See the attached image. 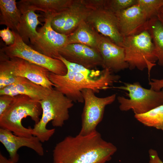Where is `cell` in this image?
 <instances>
[{"instance_id":"33","label":"cell","mask_w":163,"mask_h":163,"mask_svg":"<svg viewBox=\"0 0 163 163\" xmlns=\"http://www.w3.org/2000/svg\"></svg>"},{"instance_id":"22","label":"cell","mask_w":163,"mask_h":163,"mask_svg":"<svg viewBox=\"0 0 163 163\" xmlns=\"http://www.w3.org/2000/svg\"><path fill=\"white\" fill-rule=\"evenodd\" d=\"M148 30L154 44L158 63L163 66V25L157 17L149 20Z\"/></svg>"},{"instance_id":"27","label":"cell","mask_w":163,"mask_h":163,"mask_svg":"<svg viewBox=\"0 0 163 163\" xmlns=\"http://www.w3.org/2000/svg\"><path fill=\"white\" fill-rule=\"evenodd\" d=\"M0 36L6 45L10 46L14 43L15 37L13 33L8 27L0 30Z\"/></svg>"},{"instance_id":"31","label":"cell","mask_w":163,"mask_h":163,"mask_svg":"<svg viewBox=\"0 0 163 163\" xmlns=\"http://www.w3.org/2000/svg\"><path fill=\"white\" fill-rule=\"evenodd\" d=\"M0 163H15L11 160L8 159L1 153L0 154Z\"/></svg>"},{"instance_id":"8","label":"cell","mask_w":163,"mask_h":163,"mask_svg":"<svg viewBox=\"0 0 163 163\" xmlns=\"http://www.w3.org/2000/svg\"><path fill=\"white\" fill-rule=\"evenodd\" d=\"M82 93L84 105L79 134L85 135L96 130L97 126L103 118L105 107L113 102L117 96L113 94L104 97H99L90 89H84Z\"/></svg>"},{"instance_id":"28","label":"cell","mask_w":163,"mask_h":163,"mask_svg":"<svg viewBox=\"0 0 163 163\" xmlns=\"http://www.w3.org/2000/svg\"><path fill=\"white\" fill-rule=\"evenodd\" d=\"M15 96L8 95H0V116L8 109L13 102Z\"/></svg>"},{"instance_id":"3","label":"cell","mask_w":163,"mask_h":163,"mask_svg":"<svg viewBox=\"0 0 163 163\" xmlns=\"http://www.w3.org/2000/svg\"><path fill=\"white\" fill-rule=\"evenodd\" d=\"M39 102L42 115L39 122L32 128V134L44 142L49 140L55 132L54 129L46 128L47 124L51 121L53 126L62 127L69 118V110L73 106V102L55 89Z\"/></svg>"},{"instance_id":"9","label":"cell","mask_w":163,"mask_h":163,"mask_svg":"<svg viewBox=\"0 0 163 163\" xmlns=\"http://www.w3.org/2000/svg\"><path fill=\"white\" fill-rule=\"evenodd\" d=\"M0 62L12 75L24 78L48 89H53L54 85L49 78L50 72L46 69L20 58H8L2 54Z\"/></svg>"},{"instance_id":"20","label":"cell","mask_w":163,"mask_h":163,"mask_svg":"<svg viewBox=\"0 0 163 163\" xmlns=\"http://www.w3.org/2000/svg\"><path fill=\"white\" fill-rule=\"evenodd\" d=\"M99 36V34L86 20L84 21L68 35L67 44H80L97 49Z\"/></svg>"},{"instance_id":"11","label":"cell","mask_w":163,"mask_h":163,"mask_svg":"<svg viewBox=\"0 0 163 163\" xmlns=\"http://www.w3.org/2000/svg\"><path fill=\"white\" fill-rule=\"evenodd\" d=\"M92 10L83 0H74L68 8L53 16L51 26L57 32L68 35L82 21L86 20Z\"/></svg>"},{"instance_id":"24","label":"cell","mask_w":163,"mask_h":163,"mask_svg":"<svg viewBox=\"0 0 163 163\" xmlns=\"http://www.w3.org/2000/svg\"><path fill=\"white\" fill-rule=\"evenodd\" d=\"M137 1L149 20L157 17L159 10L163 6V0H137Z\"/></svg>"},{"instance_id":"18","label":"cell","mask_w":163,"mask_h":163,"mask_svg":"<svg viewBox=\"0 0 163 163\" xmlns=\"http://www.w3.org/2000/svg\"><path fill=\"white\" fill-rule=\"evenodd\" d=\"M21 14V20L16 29V32L23 41L27 43L33 42L38 37L39 33L36 28L41 24L38 19V15L35 11L18 6Z\"/></svg>"},{"instance_id":"21","label":"cell","mask_w":163,"mask_h":163,"mask_svg":"<svg viewBox=\"0 0 163 163\" xmlns=\"http://www.w3.org/2000/svg\"><path fill=\"white\" fill-rule=\"evenodd\" d=\"M0 24L15 32L21 19V12L15 0H0Z\"/></svg>"},{"instance_id":"13","label":"cell","mask_w":163,"mask_h":163,"mask_svg":"<svg viewBox=\"0 0 163 163\" xmlns=\"http://www.w3.org/2000/svg\"><path fill=\"white\" fill-rule=\"evenodd\" d=\"M114 13L117 18L120 31L123 37L137 34L148 30L149 20L137 3Z\"/></svg>"},{"instance_id":"12","label":"cell","mask_w":163,"mask_h":163,"mask_svg":"<svg viewBox=\"0 0 163 163\" xmlns=\"http://www.w3.org/2000/svg\"><path fill=\"white\" fill-rule=\"evenodd\" d=\"M86 21L99 34L122 47L123 37L118 27L115 14L104 7L92 10Z\"/></svg>"},{"instance_id":"1","label":"cell","mask_w":163,"mask_h":163,"mask_svg":"<svg viewBox=\"0 0 163 163\" xmlns=\"http://www.w3.org/2000/svg\"><path fill=\"white\" fill-rule=\"evenodd\" d=\"M67 68L64 75H59L50 72L49 79L54 89L59 91L73 102L83 103L82 91L90 89L95 93L101 90L112 88L114 83L118 82L120 76L115 75L108 69L101 70L87 69L80 65L70 62L60 56Z\"/></svg>"},{"instance_id":"5","label":"cell","mask_w":163,"mask_h":163,"mask_svg":"<svg viewBox=\"0 0 163 163\" xmlns=\"http://www.w3.org/2000/svg\"><path fill=\"white\" fill-rule=\"evenodd\" d=\"M124 50L125 59L129 69L151 70L158 59L155 53L153 43L148 30L135 35L123 37L122 45Z\"/></svg>"},{"instance_id":"6","label":"cell","mask_w":163,"mask_h":163,"mask_svg":"<svg viewBox=\"0 0 163 163\" xmlns=\"http://www.w3.org/2000/svg\"><path fill=\"white\" fill-rule=\"evenodd\" d=\"M112 88L126 91L129 98L119 96L117 99L119 108L122 111L132 110L134 115L145 113L163 104V88L155 91L143 87L138 82L124 83V85Z\"/></svg>"},{"instance_id":"7","label":"cell","mask_w":163,"mask_h":163,"mask_svg":"<svg viewBox=\"0 0 163 163\" xmlns=\"http://www.w3.org/2000/svg\"><path fill=\"white\" fill-rule=\"evenodd\" d=\"M12 31L15 37L14 43L3 47L0 50L1 54L8 58L16 57L23 59L45 68L57 75L66 74L67 68L62 61L50 57L34 50L24 43L16 32Z\"/></svg>"},{"instance_id":"25","label":"cell","mask_w":163,"mask_h":163,"mask_svg":"<svg viewBox=\"0 0 163 163\" xmlns=\"http://www.w3.org/2000/svg\"><path fill=\"white\" fill-rule=\"evenodd\" d=\"M137 3V0H105L104 8L115 13L125 10Z\"/></svg>"},{"instance_id":"29","label":"cell","mask_w":163,"mask_h":163,"mask_svg":"<svg viewBox=\"0 0 163 163\" xmlns=\"http://www.w3.org/2000/svg\"><path fill=\"white\" fill-rule=\"evenodd\" d=\"M149 84L150 88L155 91H159L163 88V78H152L149 81Z\"/></svg>"},{"instance_id":"32","label":"cell","mask_w":163,"mask_h":163,"mask_svg":"<svg viewBox=\"0 0 163 163\" xmlns=\"http://www.w3.org/2000/svg\"><path fill=\"white\" fill-rule=\"evenodd\" d=\"M157 17L163 25V6L159 10Z\"/></svg>"},{"instance_id":"30","label":"cell","mask_w":163,"mask_h":163,"mask_svg":"<svg viewBox=\"0 0 163 163\" xmlns=\"http://www.w3.org/2000/svg\"><path fill=\"white\" fill-rule=\"evenodd\" d=\"M148 153L149 163H163V161L160 159L156 150L150 149L149 150Z\"/></svg>"},{"instance_id":"19","label":"cell","mask_w":163,"mask_h":163,"mask_svg":"<svg viewBox=\"0 0 163 163\" xmlns=\"http://www.w3.org/2000/svg\"><path fill=\"white\" fill-rule=\"evenodd\" d=\"M74 0H21L17 6L32 10L43 11L46 15L53 16L65 10Z\"/></svg>"},{"instance_id":"16","label":"cell","mask_w":163,"mask_h":163,"mask_svg":"<svg viewBox=\"0 0 163 163\" xmlns=\"http://www.w3.org/2000/svg\"><path fill=\"white\" fill-rule=\"evenodd\" d=\"M0 141L8 153L10 159L15 163L19 159L18 151L22 147L31 149L40 156L44 155L42 142L37 137L33 136L29 137L20 136L13 134L8 130L0 128Z\"/></svg>"},{"instance_id":"23","label":"cell","mask_w":163,"mask_h":163,"mask_svg":"<svg viewBox=\"0 0 163 163\" xmlns=\"http://www.w3.org/2000/svg\"><path fill=\"white\" fill-rule=\"evenodd\" d=\"M134 117L145 126L163 131V104L145 113L134 115Z\"/></svg>"},{"instance_id":"2","label":"cell","mask_w":163,"mask_h":163,"mask_svg":"<svg viewBox=\"0 0 163 163\" xmlns=\"http://www.w3.org/2000/svg\"><path fill=\"white\" fill-rule=\"evenodd\" d=\"M117 150L96 130L87 135L68 136L53 151V163H106Z\"/></svg>"},{"instance_id":"17","label":"cell","mask_w":163,"mask_h":163,"mask_svg":"<svg viewBox=\"0 0 163 163\" xmlns=\"http://www.w3.org/2000/svg\"><path fill=\"white\" fill-rule=\"evenodd\" d=\"M53 89H48L26 78L19 77L15 83L0 89V95H8L15 96L24 95L39 101L45 97Z\"/></svg>"},{"instance_id":"15","label":"cell","mask_w":163,"mask_h":163,"mask_svg":"<svg viewBox=\"0 0 163 163\" xmlns=\"http://www.w3.org/2000/svg\"><path fill=\"white\" fill-rule=\"evenodd\" d=\"M97 50L102 59L103 69H108L114 73L128 68L124 48L108 37L99 34Z\"/></svg>"},{"instance_id":"14","label":"cell","mask_w":163,"mask_h":163,"mask_svg":"<svg viewBox=\"0 0 163 163\" xmlns=\"http://www.w3.org/2000/svg\"><path fill=\"white\" fill-rule=\"evenodd\" d=\"M59 54L67 60L88 69L103 65L102 59L98 50L84 45L68 44L60 50Z\"/></svg>"},{"instance_id":"4","label":"cell","mask_w":163,"mask_h":163,"mask_svg":"<svg viewBox=\"0 0 163 163\" xmlns=\"http://www.w3.org/2000/svg\"><path fill=\"white\" fill-rule=\"evenodd\" d=\"M42 113L41 105L38 101L28 96L19 95L15 96L13 102L0 116V128L13 132L15 135L23 137L32 136V129L27 128L22 124V120L27 117L37 123Z\"/></svg>"},{"instance_id":"10","label":"cell","mask_w":163,"mask_h":163,"mask_svg":"<svg viewBox=\"0 0 163 163\" xmlns=\"http://www.w3.org/2000/svg\"><path fill=\"white\" fill-rule=\"evenodd\" d=\"M46 16L45 23L38 31V37L30 43L32 48L48 57L58 59L60 50L67 44L68 35L54 30L51 25L53 16Z\"/></svg>"},{"instance_id":"26","label":"cell","mask_w":163,"mask_h":163,"mask_svg":"<svg viewBox=\"0 0 163 163\" xmlns=\"http://www.w3.org/2000/svg\"><path fill=\"white\" fill-rule=\"evenodd\" d=\"M19 77L11 74L4 65L0 62V89L15 83Z\"/></svg>"}]
</instances>
